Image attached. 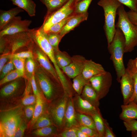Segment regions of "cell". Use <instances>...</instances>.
<instances>
[{
	"label": "cell",
	"instance_id": "37",
	"mask_svg": "<svg viewBox=\"0 0 137 137\" xmlns=\"http://www.w3.org/2000/svg\"><path fill=\"white\" fill-rule=\"evenodd\" d=\"M11 59L16 69L24 74L25 59L14 57Z\"/></svg>",
	"mask_w": 137,
	"mask_h": 137
},
{
	"label": "cell",
	"instance_id": "23",
	"mask_svg": "<svg viewBox=\"0 0 137 137\" xmlns=\"http://www.w3.org/2000/svg\"><path fill=\"white\" fill-rule=\"evenodd\" d=\"M36 96L33 114L30 121V124L32 126L36 120L42 115L45 108L44 101L39 91Z\"/></svg>",
	"mask_w": 137,
	"mask_h": 137
},
{
	"label": "cell",
	"instance_id": "32",
	"mask_svg": "<svg viewBox=\"0 0 137 137\" xmlns=\"http://www.w3.org/2000/svg\"><path fill=\"white\" fill-rule=\"evenodd\" d=\"M19 86L17 81H14L4 87L1 90L0 95L2 97H6L13 94L17 90Z\"/></svg>",
	"mask_w": 137,
	"mask_h": 137
},
{
	"label": "cell",
	"instance_id": "13",
	"mask_svg": "<svg viewBox=\"0 0 137 137\" xmlns=\"http://www.w3.org/2000/svg\"><path fill=\"white\" fill-rule=\"evenodd\" d=\"M119 83L123 97V104L126 105L132 100L134 91V83L131 76L126 70L122 76Z\"/></svg>",
	"mask_w": 137,
	"mask_h": 137
},
{
	"label": "cell",
	"instance_id": "44",
	"mask_svg": "<svg viewBox=\"0 0 137 137\" xmlns=\"http://www.w3.org/2000/svg\"><path fill=\"white\" fill-rule=\"evenodd\" d=\"M123 123L127 131H137V120L135 119L123 121Z\"/></svg>",
	"mask_w": 137,
	"mask_h": 137
},
{
	"label": "cell",
	"instance_id": "45",
	"mask_svg": "<svg viewBox=\"0 0 137 137\" xmlns=\"http://www.w3.org/2000/svg\"><path fill=\"white\" fill-rule=\"evenodd\" d=\"M16 57L25 59L33 58V55L32 52L28 50L21 52L11 54V59L12 58Z\"/></svg>",
	"mask_w": 137,
	"mask_h": 137
},
{
	"label": "cell",
	"instance_id": "15",
	"mask_svg": "<svg viewBox=\"0 0 137 137\" xmlns=\"http://www.w3.org/2000/svg\"><path fill=\"white\" fill-rule=\"evenodd\" d=\"M65 129L74 127H78L80 125L76 117V111L74 105L73 97H70L65 115Z\"/></svg>",
	"mask_w": 137,
	"mask_h": 137
},
{
	"label": "cell",
	"instance_id": "3",
	"mask_svg": "<svg viewBox=\"0 0 137 137\" xmlns=\"http://www.w3.org/2000/svg\"><path fill=\"white\" fill-rule=\"evenodd\" d=\"M117 14L118 19L115 27L120 28L124 36L125 53L131 52L137 46V26L130 21L123 4L118 8Z\"/></svg>",
	"mask_w": 137,
	"mask_h": 137
},
{
	"label": "cell",
	"instance_id": "28",
	"mask_svg": "<svg viewBox=\"0 0 137 137\" xmlns=\"http://www.w3.org/2000/svg\"><path fill=\"white\" fill-rule=\"evenodd\" d=\"M76 117L80 124L96 130L94 120L91 116L76 111Z\"/></svg>",
	"mask_w": 137,
	"mask_h": 137
},
{
	"label": "cell",
	"instance_id": "26",
	"mask_svg": "<svg viewBox=\"0 0 137 137\" xmlns=\"http://www.w3.org/2000/svg\"><path fill=\"white\" fill-rule=\"evenodd\" d=\"M95 123L96 130L99 137H105V127L104 118L100 110L91 116Z\"/></svg>",
	"mask_w": 137,
	"mask_h": 137
},
{
	"label": "cell",
	"instance_id": "24",
	"mask_svg": "<svg viewBox=\"0 0 137 137\" xmlns=\"http://www.w3.org/2000/svg\"><path fill=\"white\" fill-rule=\"evenodd\" d=\"M46 7L47 10L44 18L60 9L69 0H40Z\"/></svg>",
	"mask_w": 137,
	"mask_h": 137
},
{
	"label": "cell",
	"instance_id": "21",
	"mask_svg": "<svg viewBox=\"0 0 137 137\" xmlns=\"http://www.w3.org/2000/svg\"><path fill=\"white\" fill-rule=\"evenodd\" d=\"M24 10L17 7L8 10H0V30L4 26L19 13Z\"/></svg>",
	"mask_w": 137,
	"mask_h": 137
},
{
	"label": "cell",
	"instance_id": "22",
	"mask_svg": "<svg viewBox=\"0 0 137 137\" xmlns=\"http://www.w3.org/2000/svg\"><path fill=\"white\" fill-rule=\"evenodd\" d=\"M13 4L26 11L30 16L35 15L36 4L32 0H9Z\"/></svg>",
	"mask_w": 137,
	"mask_h": 137
},
{
	"label": "cell",
	"instance_id": "17",
	"mask_svg": "<svg viewBox=\"0 0 137 137\" xmlns=\"http://www.w3.org/2000/svg\"><path fill=\"white\" fill-rule=\"evenodd\" d=\"M106 71L101 64L95 62L91 59H86L82 74L85 79L89 80L92 77Z\"/></svg>",
	"mask_w": 137,
	"mask_h": 137
},
{
	"label": "cell",
	"instance_id": "12",
	"mask_svg": "<svg viewBox=\"0 0 137 137\" xmlns=\"http://www.w3.org/2000/svg\"><path fill=\"white\" fill-rule=\"evenodd\" d=\"M72 57L71 63L61 70L69 78L73 79L82 73L86 59L84 57L79 55H74Z\"/></svg>",
	"mask_w": 137,
	"mask_h": 137
},
{
	"label": "cell",
	"instance_id": "41",
	"mask_svg": "<svg viewBox=\"0 0 137 137\" xmlns=\"http://www.w3.org/2000/svg\"><path fill=\"white\" fill-rule=\"evenodd\" d=\"M35 67V63L33 58L26 59L25 61V68L31 78L34 73Z\"/></svg>",
	"mask_w": 137,
	"mask_h": 137
},
{
	"label": "cell",
	"instance_id": "36",
	"mask_svg": "<svg viewBox=\"0 0 137 137\" xmlns=\"http://www.w3.org/2000/svg\"><path fill=\"white\" fill-rule=\"evenodd\" d=\"M126 70L131 76L134 81V91L131 101L137 104V70L127 68H126Z\"/></svg>",
	"mask_w": 137,
	"mask_h": 137
},
{
	"label": "cell",
	"instance_id": "18",
	"mask_svg": "<svg viewBox=\"0 0 137 137\" xmlns=\"http://www.w3.org/2000/svg\"><path fill=\"white\" fill-rule=\"evenodd\" d=\"M88 13L75 14L68 21L59 33L62 38L66 34L78 26L82 22L87 20Z\"/></svg>",
	"mask_w": 137,
	"mask_h": 137
},
{
	"label": "cell",
	"instance_id": "6",
	"mask_svg": "<svg viewBox=\"0 0 137 137\" xmlns=\"http://www.w3.org/2000/svg\"><path fill=\"white\" fill-rule=\"evenodd\" d=\"M97 4L104 11L105 22L103 28L108 46L111 43L115 33V21L117 10L122 4L116 0H100Z\"/></svg>",
	"mask_w": 137,
	"mask_h": 137
},
{
	"label": "cell",
	"instance_id": "42",
	"mask_svg": "<svg viewBox=\"0 0 137 137\" xmlns=\"http://www.w3.org/2000/svg\"><path fill=\"white\" fill-rule=\"evenodd\" d=\"M14 65L11 59L9 61L4 65L0 72L1 73V79H3L8 73L14 70Z\"/></svg>",
	"mask_w": 137,
	"mask_h": 137
},
{
	"label": "cell",
	"instance_id": "10",
	"mask_svg": "<svg viewBox=\"0 0 137 137\" xmlns=\"http://www.w3.org/2000/svg\"><path fill=\"white\" fill-rule=\"evenodd\" d=\"M5 47L8 45L12 54L19 49L28 45L32 40L28 32H23L10 35L0 37Z\"/></svg>",
	"mask_w": 137,
	"mask_h": 137
},
{
	"label": "cell",
	"instance_id": "51",
	"mask_svg": "<svg viewBox=\"0 0 137 137\" xmlns=\"http://www.w3.org/2000/svg\"><path fill=\"white\" fill-rule=\"evenodd\" d=\"M35 78V73H34L31 78L30 81L31 85L34 94L36 96L39 90L37 87Z\"/></svg>",
	"mask_w": 137,
	"mask_h": 137
},
{
	"label": "cell",
	"instance_id": "52",
	"mask_svg": "<svg viewBox=\"0 0 137 137\" xmlns=\"http://www.w3.org/2000/svg\"><path fill=\"white\" fill-rule=\"evenodd\" d=\"M126 68L137 70V57L134 59H129Z\"/></svg>",
	"mask_w": 137,
	"mask_h": 137
},
{
	"label": "cell",
	"instance_id": "47",
	"mask_svg": "<svg viewBox=\"0 0 137 137\" xmlns=\"http://www.w3.org/2000/svg\"><path fill=\"white\" fill-rule=\"evenodd\" d=\"M105 127V137H115L116 136L113 131L112 129L109 126L107 120L104 118Z\"/></svg>",
	"mask_w": 137,
	"mask_h": 137
},
{
	"label": "cell",
	"instance_id": "1",
	"mask_svg": "<svg viewBox=\"0 0 137 137\" xmlns=\"http://www.w3.org/2000/svg\"><path fill=\"white\" fill-rule=\"evenodd\" d=\"M30 36L32 40L52 63L64 91L68 93L71 92L73 90L72 84L58 66L54 50L48 41L46 33L40 27L33 29L30 33Z\"/></svg>",
	"mask_w": 137,
	"mask_h": 137
},
{
	"label": "cell",
	"instance_id": "46",
	"mask_svg": "<svg viewBox=\"0 0 137 137\" xmlns=\"http://www.w3.org/2000/svg\"><path fill=\"white\" fill-rule=\"evenodd\" d=\"M27 127V125L25 122L22 121L16 130L13 137H22L23 136Z\"/></svg>",
	"mask_w": 137,
	"mask_h": 137
},
{
	"label": "cell",
	"instance_id": "30",
	"mask_svg": "<svg viewBox=\"0 0 137 137\" xmlns=\"http://www.w3.org/2000/svg\"><path fill=\"white\" fill-rule=\"evenodd\" d=\"M92 0H81L74 2L73 6L74 14H81L88 12V8Z\"/></svg>",
	"mask_w": 137,
	"mask_h": 137
},
{
	"label": "cell",
	"instance_id": "20",
	"mask_svg": "<svg viewBox=\"0 0 137 137\" xmlns=\"http://www.w3.org/2000/svg\"><path fill=\"white\" fill-rule=\"evenodd\" d=\"M80 95L83 99L99 107L100 100L96 92L89 82L85 85Z\"/></svg>",
	"mask_w": 137,
	"mask_h": 137
},
{
	"label": "cell",
	"instance_id": "25",
	"mask_svg": "<svg viewBox=\"0 0 137 137\" xmlns=\"http://www.w3.org/2000/svg\"><path fill=\"white\" fill-rule=\"evenodd\" d=\"M54 52L56 62L60 69L67 66L71 62L72 57L66 52L61 51L59 49Z\"/></svg>",
	"mask_w": 137,
	"mask_h": 137
},
{
	"label": "cell",
	"instance_id": "55",
	"mask_svg": "<svg viewBox=\"0 0 137 137\" xmlns=\"http://www.w3.org/2000/svg\"><path fill=\"white\" fill-rule=\"evenodd\" d=\"M81 0H75V1H74V3H76V2H77Z\"/></svg>",
	"mask_w": 137,
	"mask_h": 137
},
{
	"label": "cell",
	"instance_id": "33",
	"mask_svg": "<svg viewBox=\"0 0 137 137\" xmlns=\"http://www.w3.org/2000/svg\"><path fill=\"white\" fill-rule=\"evenodd\" d=\"M48 41L54 51L59 50L58 45L62 38L59 33L46 32Z\"/></svg>",
	"mask_w": 137,
	"mask_h": 137
},
{
	"label": "cell",
	"instance_id": "49",
	"mask_svg": "<svg viewBox=\"0 0 137 137\" xmlns=\"http://www.w3.org/2000/svg\"><path fill=\"white\" fill-rule=\"evenodd\" d=\"M127 13L131 22L137 26V13L130 10L127 12Z\"/></svg>",
	"mask_w": 137,
	"mask_h": 137
},
{
	"label": "cell",
	"instance_id": "31",
	"mask_svg": "<svg viewBox=\"0 0 137 137\" xmlns=\"http://www.w3.org/2000/svg\"><path fill=\"white\" fill-rule=\"evenodd\" d=\"M53 125H54L49 115L47 114H42L36 120L32 128L37 129Z\"/></svg>",
	"mask_w": 137,
	"mask_h": 137
},
{
	"label": "cell",
	"instance_id": "50",
	"mask_svg": "<svg viewBox=\"0 0 137 137\" xmlns=\"http://www.w3.org/2000/svg\"><path fill=\"white\" fill-rule=\"evenodd\" d=\"M9 59H11V54H7L1 56L0 58V72L5 65L6 63Z\"/></svg>",
	"mask_w": 137,
	"mask_h": 137
},
{
	"label": "cell",
	"instance_id": "27",
	"mask_svg": "<svg viewBox=\"0 0 137 137\" xmlns=\"http://www.w3.org/2000/svg\"><path fill=\"white\" fill-rule=\"evenodd\" d=\"M72 86L77 94L80 95L85 85L89 82V80L85 79L82 73L73 78Z\"/></svg>",
	"mask_w": 137,
	"mask_h": 137
},
{
	"label": "cell",
	"instance_id": "39",
	"mask_svg": "<svg viewBox=\"0 0 137 137\" xmlns=\"http://www.w3.org/2000/svg\"><path fill=\"white\" fill-rule=\"evenodd\" d=\"M36 101V96L35 95L30 94L29 93L25 92L24 95L22 99L23 104L25 106L35 104Z\"/></svg>",
	"mask_w": 137,
	"mask_h": 137
},
{
	"label": "cell",
	"instance_id": "35",
	"mask_svg": "<svg viewBox=\"0 0 137 137\" xmlns=\"http://www.w3.org/2000/svg\"><path fill=\"white\" fill-rule=\"evenodd\" d=\"M74 14L54 24L50 27L46 32L59 33L68 21Z\"/></svg>",
	"mask_w": 137,
	"mask_h": 137
},
{
	"label": "cell",
	"instance_id": "43",
	"mask_svg": "<svg viewBox=\"0 0 137 137\" xmlns=\"http://www.w3.org/2000/svg\"><path fill=\"white\" fill-rule=\"evenodd\" d=\"M126 6L130 10L137 13V0H116Z\"/></svg>",
	"mask_w": 137,
	"mask_h": 137
},
{
	"label": "cell",
	"instance_id": "16",
	"mask_svg": "<svg viewBox=\"0 0 137 137\" xmlns=\"http://www.w3.org/2000/svg\"><path fill=\"white\" fill-rule=\"evenodd\" d=\"M37 46L36 53L38 61L43 68L49 73L57 80L61 83L57 73L54 67L50 62L49 58L39 47Z\"/></svg>",
	"mask_w": 137,
	"mask_h": 137
},
{
	"label": "cell",
	"instance_id": "8",
	"mask_svg": "<svg viewBox=\"0 0 137 137\" xmlns=\"http://www.w3.org/2000/svg\"><path fill=\"white\" fill-rule=\"evenodd\" d=\"M75 1L69 0L60 9L44 18L43 22L41 27L45 32L54 24L74 14L73 5Z\"/></svg>",
	"mask_w": 137,
	"mask_h": 137
},
{
	"label": "cell",
	"instance_id": "40",
	"mask_svg": "<svg viewBox=\"0 0 137 137\" xmlns=\"http://www.w3.org/2000/svg\"><path fill=\"white\" fill-rule=\"evenodd\" d=\"M78 128L89 137H99V134L96 130L89 127L80 124Z\"/></svg>",
	"mask_w": 137,
	"mask_h": 137
},
{
	"label": "cell",
	"instance_id": "2",
	"mask_svg": "<svg viewBox=\"0 0 137 137\" xmlns=\"http://www.w3.org/2000/svg\"><path fill=\"white\" fill-rule=\"evenodd\" d=\"M125 46L124 36L121 29L116 28L113 38L110 44L108 46V49L111 55L110 59L116 72V80L119 83L126 70L123 60Z\"/></svg>",
	"mask_w": 137,
	"mask_h": 137
},
{
	"label": "cell",
	"instance_id": "54",
	"mask_svg": "<svg viewBox=\"0 0 137 137\" xmlns=\"http://www.w3.org/2000/svg\"><path fill=\"white\" fill-rule=\"evenodd\" d=\"M131 131V136L132 137H137V131L134 130Z\"/></svg>",
	"mask_w": 137,
	"mask_h": 137
},
{
	"label": "cell",
	"instance_id": "14",
	"mask_svg": "<svg viewBox=\"0 0 137 137\" xmlns=\"http://www.w3.org/2000/svg\"><path fill=\"white\" fill-rule=\"evenodd\" d=\"M75 108L77 112L91 116L100 110L99 107L83 99L76 93L73 97Z\"/></svg>",
	"mask_w": 137,
	"mask_h": 137
},
{
	"label": "cell",
	"instance_id": "53",
	"mask_svg": "<svg viewBox=\"0 0 137 137\" xmlns=\"http://www.w3.org/2000/svg\"><path fill=\"white\" fill-rule=\"evenodd\" d=\"M77 137H89L88 136L82 132L78 128L77 131Z\"/></svg>",
	"mask_w": 137,
	"mask_h": 137
},
{
	"label": "cell",
	"instance_id": "29",
	"mask_svg": "<svg viewBox=\"0 0 137 137\" xmlns=\"http://www.w3.org/2000/svg\"><path fill=\"white\" fill-rule=\"evenodd\" d=\"M58 131L57 128L54 125L37 129L33 132L35 135L42 136H50L56 134L57 136Z\"/></svg>",
	"mask_w": 137,
	"mask_h": 137
},
{
	"label": "cell",
	"instance_id": "48",
	"mask_svg": "<svg viewBox=\"0 0 137 137\" xmlns=\"http://www.w3.org/2000/svg\"><path fill=\"white\" fill-rule=\"evenodd\" d=\"M35 105L33 104L26 106L25 109V114L28 119H31L33 114Z\"/></svg>",
	"mask_w": 137,
	"mask_h": 137
},
{
	"label": "cell",
	"instance_id": "38",
	"mask_svg": "<svg viewBox=\"0 0 137 137\" xmlns=\"http://www.w3.org/2000/svg\"><path fill=\"white\" fill-rule=\"evenodd\" d=\"M78 127H74L64 129L57 135L60 137H77V131Z\"/></svg>",
	"mask_w": 137,
	"mask_h": 137
},
{
	"label": "cell",
	"instance_id": "4",
	"mask_svg": "<svg viewBox=\"0 0 137 137\" xmlns=\"http://www.w3.org/2000/svg\"><path fill=\"white\" fill-rule=\"evenodd\" d=\"M22 107L18 106L1 111L0 116V137H12L22 122Z\"/></svg>",
	"mask_w": 137,
	"mask_h": 137
},
{
	"label": "cell",
	"instance_id": "7",
	"mask_svg": "<svg viewBox=\"0 0 137 137\" xmlns=\"http://www.w3.org/2000/svg\"><path fill=\"white\" fill-rule=\"evenodd\" d=\"M70 97L64 93L62 96L57 99L49 110L50 117L59 133L65 129V115Z\"/></svg>",
	"mask_w": 137,
	"mask_h": 137
},
{
	"label": "cell",
	"instance_id": "34",
	"mask_svg": "<svg viewBox=\"0 0 137 137\" xmlns=\"http://www.w3.org/2000/svg\"><path fill=\"white\" fill-rule=\"evenodd\" d=\"M24 75V74L16 69L13 70L8 73L4 78L1 80L0 85H2L19 78L23 77Z\"/></svg>",
	"mask_w": 137,
	"mask_h": 137
},
{
	"label": "cell",
	"instance_id": "19",
	"mask_svg": "<svg viewBox=\"0 0 137 137\" xmlns=\"http://www.w3.org/2000/svg\"><path fill=\"white\" fill-rule=\"evenodd\" d=\"M122 112L120 118L123 121L137 119V104L133 101L126 105L121 106Z\"/></svg>",
	"mask_w": 137,
	"mask_h": 137
},
{
	"label": "cell",
	"instance_id": "5",
	"mask_svg": "<svg viewBox=\"0 0 137 137\" xmlns=\"http://www.w3.org/2000/svg\"><path fill=\"white\" fill-rule=\"evenodd\" d=\"M35 75L47 100L57 99L63 95L64 92L61 83L44 69L37 72Z\"/></svg>",
	"mask_w": 137,
	"mask_h": 137
},
{
	"label": "cell",
	"instance_id": "9",
	"mask_svg": "<svg viewBox=\"0 0 137 137\" xmlns=\"http://www.w3.org/2000/svg\"><path fill=\"white\" fill-rule=\"evenodd\" d=\"M112 82V77L111 74L106 71L94 76L89 79V82L96 92L99 100L108 94Z\"/></svg>",
	"mask_w": 137,
	"mask_h": 137
},
{
	"label": "cell",
	"instance_id": "11",
	"mask_svg": "<svg viewBox=\"0 0 137 137\" xmlns=\"http://www.w3.org/2000/svg\"><path fill=\"white\" fill-rule=\"evenodd\" d=\"M19 16H15L5 25L0 31V37L10 35L18 33L28 32V27L32 22L30 20H22Z\"/></svg>",
	"mask_w": 137,
	"mask_h": 137
}]
</instances>
